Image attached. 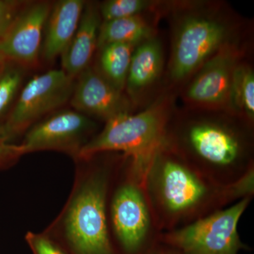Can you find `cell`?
Returning a JSON list of instances; mask_svg holds the SVG:
<instances>
[{
	"instance_id": "6da1fadb",
	"label": "cell",
	"mask_w": 254,
	"mask_h": 254,
	"mask_svg": "<svg viewBox=\"0 0 254 254\" xmlns=\"http://www.w3.org/2000/svg\"><path fill=\"white\" fill-rule=\"evenodd\" d=\"M167 111V105L158 102L136 115L112 119L82 148L77 158L88 160L103 152L123 151L131 159L137 180L144 183L165 142Z\"/></svg>"
},
{
	"instance_id": "7a4b0ae2",
	"label": "cell",
	"mask_w": 254,
	"mask_h": 254,
	"mask_svg": "<svg viewBox=\"0 0 254 254\" xmlns=\"http://www.w3.org/2000/svg\"><path fill=\"white\" fill-rule=\"evenodd\" d=\"M76 78L63 69L33 76L23 85L0 135L11 142L71 99Z\"/></svg>"
},
{
	"instance_id": "3957f363",
	"label": "cell",
	"mask_w": 254,
	"mask_h": 254,
	"mask_svg": "<svg viewBox=\"0 0 254 254\" xmlns=\"http://www.w3.org/2000/svg\"><path fill=\"white\" fill-rule=\"evenodd\" d=\"M105 190L103 178L91 177L82 184L71 200L65 219V233L78 254L111 253Z\"/></svg>"
},
{
	"instance_id": "277c9868",
	"label": "cell",
	"mask_w": 254,
	"mask_h": 254,
	"mask_svg": "<svg viewBox=\"0 0 254 254\" xmlns=\"http://www.w3.org/2000/svg\"><path fill=\"white\" fill-rule=\"evenodd\" d=\"M229 26L206 15L190 14L177 28L170 63L173 80L182 81L201 67L213 55L230 44Z\"/></svg>"
},
{
	"instance_id": "5b68a950",
	"label": "cell",
	"mask_w": 254,
	"mask_h": 254,
	"mask_svg": "<svg viewBox=\"0 0 254 254\" xmlns=\"http://www.w3.org/2000/svg\"><path fill=\"white\" fill-rule=\"evenodd\" d=\"M249 199L175 232L172 242L188 254H237L240 248L237 225Z\"/></svg>"
},
{
	"instance_id": "8992f818",
	"label": "cell",
	"mask_w": 254,
	"mask_h": 254,
	"mask_svg": "<svg viewBox=\"0 0 254 254\" xmlns=\"http://www.w3.org/2000/svg\"><path fill=\"white\" fill-rule=\"evenodd\" d=\"M95 124L74 110L50 114L26 131L21 143L25 154L42 150L64 152L77 158Z\"/></svg>"
},
{
	"instance_id": "52a82bcc",
	"label": "cell",
	"mask_w": 254,
	"mask_h": 254,
	"mask_svg": "<svg viewBox=\"0 0 254 254\" xmlns=\"http://www.w3.org/2000/svg\"><path fill=\"white\" fill-rule=\"evenodd\" d=\"M53 4L48 1H30L26 5L0 40V53L5 59L27 68L38 63Z\"/></svg>"
},
{
	"instance_id": "ba28073f",
	"label": "cell",
	"mask_w": 254,
	"mask_h": 254,
	"mask_svg": "<svg viewBox=\"0 0 254 254\" xmlns=\"http://www.w3.org/2000/svg\"><path fill=\"white\" fill-rule=\"evenodd\" d=\"M239 53L228 44L200 67L187 92V99L195 104L232 108V86Z\"/></svg>"
},
{
	"instance_id": "9c48e42d",
	"label": "cell",
	"mask_w": 254,
	"mask_h": 254,
	"mask_svg": "<svg viewBox=\"0 0 254 254\" xmlns=\"http://www.w3.org/2000/svg\"><path fill=\"white\" fill-rule=\"evenodd\" d=\"M69 101L78 113L106 122L129 113V103L123 91L117 89L91 66L76 78Z\"/></svg>"
},
{
	"instance_id": "30bf717a",
	"label": "cell",
	"mask_w": 254,
	"mask_h": 254,
	"mask_svg": "<svg viewBox=\"0 0 254 254\" xmlns=\"http://www.w3.org/2000/svg\"><path fill=\"white\" fill-rule=\"evenodd\" d=\"M112 216L115 232L123 247L128 252L138 249L149 225L141 192L132 185L122 187L114 198Z\"/></svg>"
},
{
	"instance_id": "8fae6325",
	"label": "cell",
	"mask_w": 254,
	"mask_h": 254,
	"mask_svg": "<svg viewBox=\"0 0 254 254\" xmlns=\"http://www.w3.org/2000/svg\"><path fill=\"white\" fill-rule=\"evenodd\" d=\"M102 18L96 3L86 1L79 24L69 44L61 55L63 70L73 78L88 66L98 48Z\"/></svg>"
},
{
	"instance_id": "7c38bea8",
	"label": "cell",
	"mask_w": 254,
	"mask_h": 254,
	"mask_svg": "<svg viewBox=\"0 0 254 254\" xmlns=\"http://www.w3.org/2000/svg\"><path fill=\"white\" fill-rule=\"evenodd\" d=\"M86 2L60 0L53 4L42 46V57L46 61H53L67 48L77 30Z\"/></svg>"
},
{
	"instance_id": "4fadbf2b",
	"label": "cell",
	"mask_w": 254,
	"mask_h": 254,
	"mask_svg": "<svg viewBox=\"0 0 254 254\" xmlns=\"http://www.w3.org/2000/svg\"><path fill=\"white\" fill-rule=\"evenodd\" d=\"M162 184L164 200L173 211L193 206L205 194V187L193 174L172 162L164 166Z\"/></svg>"
},
{
	"instance_id": "5bb4252c",
	"label": "cell",
	"mask_w": 254,
	"mask_h": 254,
	"mask_svg": "<svg viewBox=\"0 0 254 254\" xmlns=\"http://www.w3.org/2000/svg\"><path fill=\"white\" fill-rule=\"evenodd\" d=\"M163 64V48L153 37L138 45L133 51L127 76L126 87L133 96L154 83Z\"/></svg>"
},
{
	"instance_id": "9a60e30c",
	"label": "cell",
	"mask_w": 254,
	"mask_h": 254,
	"mask_svg": "<svg viewBox=\"0 0 254 254\" xmlns=\"http://www.w3.org/2000/svg\"><path fill=\"white\" fill-rule=\"evenodd\" d=\"M190 136L197 153L211 163L228 165L238 154L236 140L218 127L206 125L194 127Z\"/></svg>"
},
{
	"instance_id": "2e32d148",
	"label": "cell",
	"mask_w": 254,
	"mask_h": 254,
	"mask_svg": "<svg viewBox=\"0 0 254 254\" xmlns=\"http://www.w3.org/2000/svg\"><path fill=\"white\" fill-rule=\"evenodd\" d=\"M153 28L141 15L102 21L97 50L117 43L138 46L153 38Z\"/></svg>"
},
{
	"instance_id": "e0dca14e",
	"label": "cell",
	"mask_w": 254,
	"mask_h": 254,
	"mask_svg": "<svg viewBox=\"0 0 254 254\" xmlns=\"http://www.w3.org/2000/svg\"><path fill=\"white\" fill-rule=\"evenodd\" d=\"M135 47L131 45H108L100 50L98 67L95 68L119 91H123Z\"/></svg>"
},
{
	"instance_id": "ac0fdd59",
	"label": "cell",
	"mask_w": 254,
	"mask_h": 254,
	"mask_svg": "<svg viewBox=\"0 0 254 254\" xmlns=\"http://www.w3.org/2000/svg\"><path fill=\"white\" fill-rule=\"evenodd\" d=\"M27 68L11 61H6L0 71V128L14 108L24 85Z\"/></svg>"
},
{
	"instance_id": "d6986e66",
	"label": "cell",
	"mask_w": 254,
	"mask_h": 254,
	"mask_svg": "<svg viewBox=\"0 0 254 254\" xmlns=\"http://www.w3.org/2000/svg\"><path fill=\"white\" fill-rule=\"evenodd\" d=\"M232 108L254 116V74L252 68L238 65L234 71L232 86Z\"/></svg>"
},
{
	"instance_id": "ffe728a7",
	"label": "cell",
	"mask_w": 254,
	"mask_h": 254,
	"mask_svg": "<svg viewBox=\"0 0 254 254\" xmlns=\"http://www.w3.org/2000/svg\"><path fill=\"white\" fill-rule=\"evenodd\" d=\"M155 1L146 0H108L99 6L102 21L138 16L154 7Z\"/></svg>"
},
{
	"instance_id": "44dd1931",
	"label": "cell",
	"mask_w": 254,
	"mask_h": 254,
	"mask_svg": "<svg viewBox=\"0 0 254 254\" xmlns=\"http://www.w3.org/2000/svg\"><path fill=\"white\" fill-rule=\"evenodd\" d=\"M29 2L23 0H0V40Z\"/></svg>"
},
{
	"instance_id": "7402d4cb",
	"label": "cell",
	"mask_w": 254,
	"mask_h": 254,
	"mask_svg": "<svg viewBox=\"0 0 254 254\" xmlns=\"http://www.w3.org/2000/svg\"><path fill=\"white\" fill-rule=\"evenodd\" d=\"M26 241L35 254H66L48 237L28 232Z\"/></svg>"
},
{
	"instance_id": "603a6c76",
	"label": "cell",
	"mask_w": 254,
	"mask_h": 254,
	"mask_svg": "<svg viewBox=\"0 0 254 254\" xmlns=\"http://www.w3.org/2000/svg\"><path fill=\"white\" fill-rule=\"evenodd\" d=\"M23 155L21 144H13L0 135V169L11 166Z\"/></svg>"
},
{
	"instance_id": "cb8c5ba5",
	"label": "cell",
	"mask_w": 254,
	"mask_h": 254,
	"mask_svg": "<svg viewBox=\"0 0 254 254\" xmlns=\"http://www.w3.org/2000/svg\"><path fill=\"white\" fill-rule=\"evenodd\" d=\"M253 182V173H250L247 177H244L238 184L235 185V189L234 190H237L239 193H245L247 192H251L253 190V184H249Z\"/></svg>"
},
{
	"instance_id": "d4e9b609",
	"label": "cell",
	"mask_w": 254,
	"mask_h": 254,
	"mask_svg": "<svg viewBox=\"0 0 254 254\" xmlns=\"http://www.w3.org/2000/svg\"><path fill=\"white\" fill-rule=\"evenodd\" d=\"M6 61H7V60L5 59L4 57L0 53V71H1V70L4 67Z\"/></svg>"
}]
</instances>
